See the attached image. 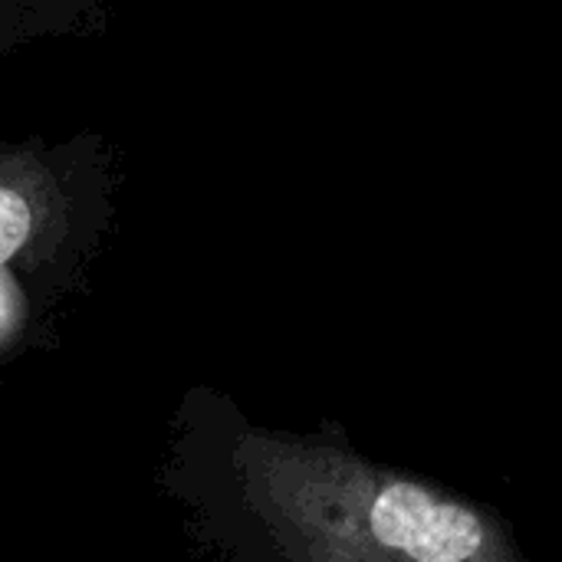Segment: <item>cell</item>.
<instances>
[{
    "label": "cell",
    "instance_id": "obj_3",
    "mask_svg": "<svg viewBox=\"0 0 562 562\" xmlns=\"http://www.w3.org/2000/svg\"><path fill=\"white\" fill-rule=\"evenodd\" d=\"M89 10L95 0H0V56L33 36L76 30Z\"/></svg>",
    "mask_w": 562,
    "mask_h": 562
},
{
    "label": "cell",
    "instance_id": "obj_2",
    "mask_svg": "<svg viewBox=\"0 0 562 562\" xmlns=\"http://www.w3.org/2000/svg\"><path fill=\"white\" fill-rule=\"evenodd\" d=\"M59 151H0V280L40 273L76 234L72 168H56Z\"/></svg>",
    "mask_w": 562,
    "mask_h": 562
},
{
    "label": "cell",
    "instance_id": "obj_1",
    "mask_svg": "<svg viewBox=\"0 0 562 562\" xmlns=\"http://www.w3.org/2000/svg\"><path fill=\"white\" fill-rule=\"evenodd\" d=\"M211 507L250 557L286 562H507L514 530L487 507L369 461L326 435L237 422ZM231 537V540H234Z\"/></svg>",
    "mask_w": 562,
    "mask_h": 562
}]
</instances>
